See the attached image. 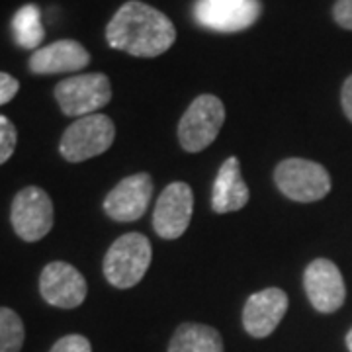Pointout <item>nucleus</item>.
I'll return each mask as SVG.
<instances>
[{
    "instance_id": "13",
    "label": "nucleus",
    "mask_w": 352,
    "mask_h": 352,
    "mask_svg": "<svg viewBox=\"0 0 352 352\" xmlns=\"http://www.w3.org/2000/svg\"><path fill=\"white\" fill-rule=\"evenodd\" d=\"M288 311V296L284 289L266 288L252 294L243 307V327L254 339L274 333Z\"/></svg>"
},
{
    "instance_id": "20",
    "label": "nucleus",
    "mask_w": 352,
    "mask_h": 352,
    "mask_svg": "<svg viewBox=\"0 0 352 352\" xmlns=\"http://www.w3.org/2000/svg\"><path fill=\"white\" fill-rule=\"evenodd\" d=\"M50 352H92L90 340L82 335H67L59 339Z\"/></svg>"
},
{
    "instance_id": "19",
    "label": "nucleus",
    "mask_w": 352,
    "mask_h": 352,
    "mask_svg": "<svg viewBox=\"0 0 352 352\" xmlns=\"http://www.w3.org/2000/svg\"><path fill=\"white\" fill-rule=\"evenodd\" d=\"M16 143H18L16 127L6 116H0V164H4L12 157V153L16 151Z\"/></svg>"
},
{
    "instance_id": "4",
    "label": "nucleus",
    "mask_w": 352,
    "mask_h": 352,
    "mask_svg": "<svg viewBox=\"0 0 352 352\" xmlns=\"http://www.w3.org/2000/svg\"><path fill=\"white\" fill-rule=\"evenodd\" d=\"M223 122H226L223 102L214 94H201L190 104L178 124L180 145L190 153L204 151L219 135Z\"/></svg>"
},
{
    "instance_id": "15",
    "label": "nucleus",
    "mask_w": 352,
    "mask_h": 352,
    "mask_svg": "<svg viewBox=\"0 0 352 352\" xmlns=\"http://www.w3.org/2000/svg\"><path fill=\"white\" fill-rule=\"evenodd\" d=\"M249 201V188L241 176V164L237 157H229L221 164L212 190V208L217 214L239 212Z\"/></svg>"
},
{
    "instance_id": "24",
    "label": "nucleus",
    "mask_w": 352,
    "mask_h": 352,
    "mask_svg": "<svg viewBox=\"0 0 352 352\" xmlns=\"http://www.w3.org/2000/svg\"><path fill=\"white\" fill-rule=\"evenodd\" d=\"M346 349L352 352V329L346 333Z\"/></svg>"
},
{
    "instance_id": "23",
    "label": "nucleus",
    "mask_w": 352,
    "mask_h": 352,
    "mask_svg": "<svg viewBox=\"0 0 352 352\" xmlns=\"http://www.w3.org/2000/svg\"><path fill=\"white\" fill-rule=\"evenodd\" d=\"M340 102H342V110L346 113V118L352 122V75L344 80L342 90H340Z\"/></svg>"
},
{
    "instance_id": "12",
    "label": "nucleus",
    "mask_w": 352,
    "mask_h": 352,
    "mask_svg": "<svg viewBox=\"0 0 352 352\" xmlns=\"http://www.w3.org/2000/svg\"><path fill=\"white\" fill-rule=\"evenodd\" d=\"M153 196V180L147 173L127 176L106 196L104 210L113 221H138L147 212Z\"/></svg>"
},
{
    "instance_id": "22",
    "label": "nucleus",
    "mask_w": 352,
    "mask_h": 352,
    "mask_svg": "<svg viewBox=\"0 0 352 352\" xmlns=\"http://www.w3.org/2000/svg\"><path fill=\"white\" fill-rule=\"evenodd\" d=\"M20 90V82L8 73H0V106L8 104Z\"/></svg>"
},
{
    "instance_id": "6",
    "label": "nucleus",
    "mask_w": 352,
    "mask_h": 352,
    "mask_svg": "<svg viewBox=\"0 0 352 352\" xmlns=\"http://www.w3.org/2000/svg\"><path fill=\"white\" fill-rule=\"evenodd\" d=\"M55 100L65 116L85 118L112 100V85L102 73L71 76L55 87Z\"/></svg>"
},
{
    "instance_id": "10",
    "label": "nucleus",
    "mask_w": 352,
    "mask_h": 352,
    "mask_svg": "<svg viewBox=\"0 0 352 352\" xmlns=\"http://www.w3.org/2000/svg\"><path fill=\"white\" fill-rule=\"evenodd\" d=\"M192 212H194V196L188 184L184 182L168 184L155 206V214H153L155 231L163 239L182 237L190 226Z\"/></svg>"
},
{
    "instance_id": "9",
    "label": "nucleus",
    "mask_w": 352,
    "mask_h": 352,
    "mask_svg": "<svg viewBox=\"0 0 352 352\" xmlns=\"http://www.w3.org/2000/svg\"><path fill=\"white\" fill-rule=\"evenodd\" d=\"M303 288L319 314H335L346 300V286L339 266L327 258H317L305 268Z\"/></svg>"
},
{
    "instance_id": "7",
    "label": "nucleus",
    "mask_w": 352,
    "mask_h": 352,
    "mask_svg": "<svg viewBox=\"0 0 352 352\" xmlns=\"http://www.w3.org/2000/svg\"><path fill=\"white\" fill-rule=\"evenodd\" d=\"M261 0H196L194 20L212 32H243L261 18Z\"/></svg>"
},
{
    "instance_id": "18",
    "label": "nucleus",
    "mask_w": 352,
    "mask_h": 352,
    "mask_svg": "<svg viewBox=\"0 0 352 352\" xmlns=\"http://www.w3.org/2000/svg\"><path fill=\"white\" fill-rule=\"evenodd\" d=\"M25 331L20 315L0 307V352H20L24 346Z\"/></svg>"
},
{
    "instance_id": "14",
    "label": "nucleus",
    "mask_w": 352,
    "mask_h": 352,
    "mask_svg": "<svg viewBox=\"0 0 352 352\" xmlns=\"http://www.w3.org/2000/svg\"><path fill=\"white\" fill-rule=\"evenodd\" d=\"M90 63L88 53L75 39H59L45 47H39L30 57V71L36 75L76 73Z\"/></svg>"
},
{
    "instance_id": "16",
    "label": "nucleus",
    "mask_w": 352,
    "mask_h": 352,
    "mask_svg": "<svg viewBox=\"0 0 352 352\" xmlns=\"http://www.w3.org/2000/svg\"><path fill=\"white\" fill-rule=\"evenodd\" d=\"M168 352H223V340L214 327L184 323L175 331Z\"/></svg>"
},
{
    "instance_id": "17",
    "label": "nucleus",
    "mask_w": 352,
    "mask_h": 352,
    "mask_svg": "<svg viewBox=\"0 0 352 352\" xmlns=\"http://www.w3.org/2000/svg\"><path fill=\"white\" fill-rule=\"evenodd\" d=\"M14 39L22 50H36L43 41V24L41 14L36 4H25L18 12L14 14L12 20Z\"/></svg>"
},
{
    "instance_id": "2",
    "label": "nucleus",
    "mask_w": 352,
    "mask_h": 352,
    "mask_svg": "<svg viewBox=\"0 0 352 352\" xmlns=\"http://www.w3.org/2000/svg\"><path fill=\"white\" fill-rule=\"evenodd\" d=\"M151 252V243L141 233L122 235L106 252L104 276L116 288H133L147 274Z\"/></svg>"
},
{
    "instance_id": "3",
    "label": "nucleus",
    "mask_w": 352,
    "mask_h": 352,
    "mask_svg": "<svg viewBox=\"0 0 352 352\" xmlns=\"http://www.w3.org/2000/svg\"><path fill=\"white\" fill-rule=\"evenodd\" d=\"M116 127L112 120L104 113H90L78 118L67 127L61 138L59 151L69 163H82L96 155H102L112 147Z\"/></svg>"
},
{
    "instance_id": "21",
    "label": "nucleus",
    "mask_w": 352,
    "mask_h": 352,
    "mask_svg": "<svg viewBox=\"0 0 352 352\" xmlns=\"http://www.w3.org/2000/svg\"><path fill=\"white\" fill-rule=\"evenodd\" d=\"M333 18L340 28L352 32V0H337L333 6Z\"/></svg>"
},
{
    "instance_id": "11",
    "label": "nucleus",
    "mask_w": 352,
    "mask_h": 352,
    "mask_svg": "<svg viewBox=\"0 0 352 352\" xmlns=\"http://www.w3.org/2000/svg\"><path fill=\"white\" fill-rule=\"evenodd\" d=\"M41 298L50 305L61 309H75L87 298V280L75 266L67 263H51L39 276Z\"/></svg>"
},
{
    "instance_id": "8",
    "label": "nucleus",
    "mask_w": 352,
    "mask_h": 352,
    "mask_svg": "<svg viewBox=\"0 0 352 352\" xmlns=\"http://www.w3.org/2000/svg\"><path fill=\"white\" fill-rule=\"evenodd\" d=\"M14 231L20 239L36 243L53 227V201L45 190L28 186L16 194L10 212Z\"/></svg>"
},
{
    "instance_id": "5",
    "label": "nucleus",
    "mask_w": 352,
    "mask_h": 352,
    "mask_svg": "<svg viewBox=\"0 0 352 352\" xmlns=\"http://www.w3.org/2000/svg\"><path fill=\"white\" fill-rule=\"evenodd\" d=\"M276 186L289 200L309 204L331 192V175L323 164L307 159H286L274 170Z\"/></svg>"
},
{
    "instance_id": "1",
    "label": "nucleus",
    "mask_w": 352,
    "mask_h": 352,
    "mask_svg": "<svg viewBox=\"0 0 352 352\" xmlns=\"http://www.w3.org/2000/svg\"><path fill=\"white\" fill-rule=\"evenodd\" d=\"M106 39L110 47L129 55L159 57L173 47L176 30L175 24L157 8L131 0L113 14L106 28Z\"/></svg>"
}]
</instances>
